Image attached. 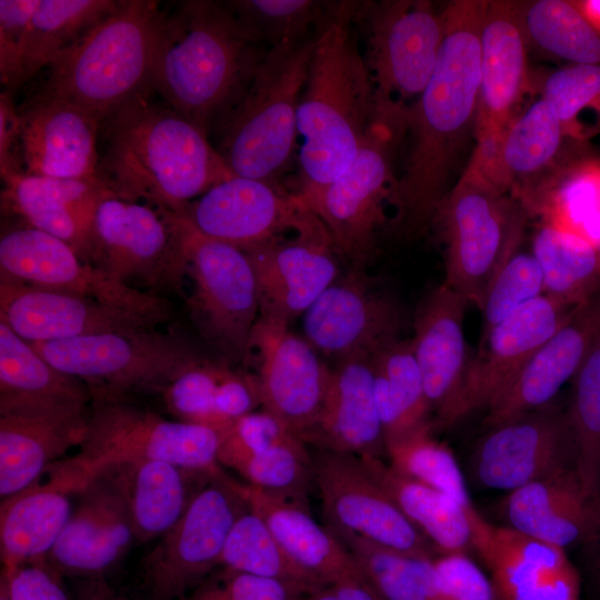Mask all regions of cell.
Wrapping results in <instances>:
<instances>
[{
	"instance_id": "6da1fadb",
	"label": "cell",
	"mask_w": 600,
	"mask_h": 600,
	"mask_svg": "<svg viewBox=\"0 0 600 600\" xmlns=\"http://www.w3.org/2000/svg\"><path fill=\"white\" fill-rule=\"evenodd\" d=\"M487 1L459 0L444 7V38L430 80L406 113L408 150L397 180L392 227L414 237L432 223L448 194L449 179L480 89V32Z\"/></svg>"
},
{
	"instance_id": "7a4b0ae2",
	"label": "cell",
	"mask_w": 600,
	"mask_h": 600,
	"mask_svg": "<svg viewBox=\"0 0 600 600\" xmlns=\"http://www.w3.org/2000/svg\"><path fill=\"white\" fill-rule=\"evenodd\" d=\"M152 94L101 120L97 176L119 198L181 213L234 174L207 133Z\"/></svg>"
},
{
	"instance_id": "3957f363",
	"label": "cell",
	"mask_w": 600,
	"mask_h": 600,
	"mask_svg": "<svg viewBox=\"0 0 600 600\" xmlns=\"http://www.w3.org/2000/svg\"><path fill=\"white\" fill-rule=\"evenodd\" d=\"M268 49L226 1L174 3L160 13L151 92L209 137Z\"/></svg>"
},
{
	"instance_id": "277c9868",
	"label": "cell",
	"mask_w": 600,
	"mask_h": 600,
	"mask_svg": "<svg viewBox=\"0 0 600 600\" xmlns=\"http://www.w3.org/2000/svg\"><path fill=\"white\" fill-rule=\"evenodd\" d=\"M357 2L343 1L316 39L298 111L302 197L347 170L378 116L377 91L353 23Z\"/></svg>"
},
{
	"instance_id": "5b68a950",
	"label": "cell",
	"mask_w": 600,
	"mask_h": 600,
	"mask_svg": "<svg viewBox=\"0 0 600 600\" xmlns=\"http://www.w3.org/2000/svg\"><path fill=\"white\" fill-rule=\"evenodd\" d=\"M160 13L158 1H119L28 82L26 99L61 100L102 120L132 98L151 92Z\"/></svg>"
},
{
	"instance_id": "8992f818",
	"label": "cell",
	"mask_w": 600,
	"mask_h": 600,
	"mask_svg": "<svg viewBox=\"0 0 600 600\" xmlns=\"http://www.w3.org/2000/svg\"><path fill=\"white\" fill-rule=\"evenodd\" d=\"M317 36L270 47L244 91L212 126V144L234 176L277 183L290 168Z\"/></svg>"
},
{
	"instance_id": "52a82bcc",
	"label": "cell",
	"mask_w": 600,
	"mask_h": 600,
	"mask_svg": "<svg viewBox=\"0 0 600 600\" xmlns=\"http://www.w3.org/2000/svg\"><path fill=\"white\" fill-rule=\"evenodd\" d=\"M522 212L471 158L433 217L446 249L443 282L479 310L497 274L516 252Z\"/></svg>"
},
{
	"instance_id": "ba28073f",
	"label": "cell",
	"mask_w": 600,
	"mask_h": 600,
	"mask_svg": "<svg viewBox=\"0 0 600 600\" xmlns=\"http://www.w3.org/2000/svg\"><path fill=\"white\" fill-rule=\"evenodd\" d=\"M56 369L87 384L92 399L158 392L206 358L182 333L141 328L31 343Z\"/></svg>"
},
{
	"instance_id": "9c48e42d",
	"label": "cell",
	"mask_w": 600,
	"mask_h": 600,
	"mask_svg": "<svg viewBox=\"0 0 600 600\" xmlns=\"http://www.w3.org/2000/svg\"><path fill=\"white\" fill-rule=\"evenodd\" d=\"M406 116L383 112L369 128L347 170L330 184L302 197L324 226L337 254L361 270L371 259L378 234L393 203L394 158L404 136Z\"/></svg>"
},
{
	"instance_id": "30bf717a",
	"label": "cell",
	"mask_w": 600,
	"mask_h": 600,
	"mask_svg": "<svg viewBox=\"0 0 600 600\" xmlns=\"http://www.w3.org/2000/svg\"><path fill=\"white\" fill-rule=\"evenodd\" d=\"M221 434L123 399H92L84 438L72 458L89 480L111 466L132 461H164L210 473L221 468Z\"/></svg>"
},
{
	"instance_id": "8fae6325",
	"label": "cell",
	"mask_w": 600,
	"mask_h": 600,
	"mask_svg": "<svg viewBox=\"0 0 600 600\" xmlns=\"http://www.w3.org/2000/svg\"><path fill=\"white\" fill-rule=\"evenodd\" d=\"M174 214L184 274L192 280L188 304L194 327L226 358L244 361L260 316L251 262L242 250L202 234Z\"/></svg>"
},
{
	"instance_id": "7c38bea8",
	"label": "cell",
	"mask_w": 600,
	"mask_h": 600,
	"mask_svg": "<svg viewBox=\"0 0 600 600\" xmlns=\"http://www.w3.org/2000/svg\"><path fill=\"white\" fill-rule=\"evenodd\" d=\"M353 23L379 104L407 111L436 68L444 38L442 11L429 1H358Z\"/></svg>"
},
{
	"instance_id": "4fadbf2b",
	"label": "cell",
	"mask_w": 600,
	"mask_h": 600,
	"mask_svg": "<svg viewBox=\"0 0 600 600\" xmlns=\"http://www.w3.org/2000/svg\"><path fill=\"white\" fill-rule=\"evenodd\" d=\"M249 509L243 483L222 469L196 490L186 512L143 558L147 600H179L214 569L237 519Z\"/></svg>"
},
{
	"instance_id": "5bb4252c",
	"label": "cell",
	"mask_w": 600,
	"mask_h": 600,
	"mask_svg": "<svg viewBox=\"0 0 600 600\" xmlns=\"http://www.w3.org/2000/svg\"><path fill=\"white\" fill-rule=\"evenodd\" d=\"M87 262L131 287L168 282L184 274L176 214L117 196L100 202L91 226Z\"/></svg>"
},
{
	"instance_id": "9a60e30c",
	"label": "cell",
	"mask_w": 600,
	"mask_h": 600,
	"mask_svg": "<svg viewBox=\"0 0 600 600\" xmlns=\"http://www.w3.org/2000/svg\"><path fill=\"white\" fill-rule=\"evenodd\" d=\"M0 278L90 298L163 322L173 314L166 298L117 280L83 261L62 240L28 224L1 234Z\"/></svg>"
},
{
	"instance_id": "2e32d148",
	"label": "cell",
	"mask_w": 600,
	"mask_h": 600,
	"mask_svg": "<svg viewBox=\"0 0 600 600\" xmlns=\"http://www.w3.org/2000/svg\"><path fill=\"white\" fill-rule=\"evenodd\" d=\"M316 483L329 529L397 551L434 558L438 551L352 454L317 449Z\"/></svg>"
},
{
	"instance_id": "e0dca14e",
	"label": "cell",
	"mask_w": 600,
	"mask_h": 600,
	"mask_svg": "<svg viewBox=\"0 0 600 600\" xmlns=\"http://www.w3.org/2000/svg\"><path fill=\"white\" fill-rule=\"evenodd\" d=\"M178 214L202 234L242 251L321 224L298 192L240 176L214 184Z\"/></svg>"
},
{
	"instance_id": "ac0fdd59",
	"label": "cell",
	"mask_w": 600,
	"mask_h": 600,
	"mask_svg": "<svg viewBox=\"0 0 600 600\" xmlns=\"http://www.w3.org/2000/svg\"><path fill=\"white\" fill-rule=\"evenodd\" d=\"M250 356L257 361L261 406L306 443L321 412L331 368L290 323L261 316L249 341L247 359Z\"/></svg>"
},
{
	"instance_id": "d6986e66",
	"label": "cell",
	"mask_w": 600,
	"mask_h": 600,
	"mask_svg": "<svg viewBox=\"0 0 600 600\" xmlns=\"http://www.w3.org/2000/svg\"><path fill=\"white\" fill-rule=\"evenodd\" d=\"M571 468L576 447L568 412L553 402L490 428L472 456L477 480L508 492Z\"/></svg>"
},
{
	"instance_id": "ffe728a7",
	"label": "cell",
	"mask_w": 600,
	"mask_h": 600,
	"mask_svg": "<svg viewBox=\"0 0 600 600\" xmlns=\"http://www.w3.org/2000/svg\"><path fill=\"white\" fill-rule=\"evenodd\" d=\"M397 302L374 290L361 270L337 278L302 316L303 338L337 362L372 358L400 339Z\"/></svg>"
},
{
	"instance_id": "44dd1931",
	"label": "cell",
	"mask_w": 600,
	"mask_h": 600,
	"mask_svg": "<svg viewBox=\"0 0 600 600\" xmlns=\"http://www.w3.org/2000/svg\"><path fill=\"white\" fill-rule=\"evenodd\" d=\"M133 541L124 494L113 473L104 469L78 493L48 561L64 577L102 580L126 556Z\"/></svg>"
},
{
	"instance_id": "7402d4cb",
	"label": "cell",
	"mask_w": 600,
	"mask_h": 600,
	"mask_svg": "<svg viewBox=\"0 0 600 600\" xmlns=\"http://www.w3.org/2000/svg\"><path fill=\"white\" fill-rule=\"evenodd\" d=\"M576 307L542 294L479 341L458 397L452 426L479 409H487L531 356L563 326Z\"/></svg>"
},
{
	"instance_id": "603a6c76",
	"label": "cell",
	"mask_w": 600,
	"mask_h": 600,
	"mask_svg": "<svg viewBox=\"0 0 600 600\" xmlns=\"http://www.w3.org/2000/svg\"><path fill=\"white\" fill-rule=\"evenodd\" d=\"M243 252L256 276L261 317L291 323L339 277L337 252L322 222Z\"/></svg>"
},
{
	"instance_id": "cb8c5ba5",
	"label": "cell",
	"mask_w": 600,
	"mask_h": 600,
	"mask_svg": "<svg viewBox=\"0 0 600 600\" xmlns=\"http://www.w3.org/2000/svg\"><path fill=\"white\" fill-rule=\"evenodd\" d=\"M16 158L21 173L97 178L101 119L71 103L30 98L17 106Z\"/></svg>"
},
{
	"instance_id": "d4e9b609",
	"label": "cell",
	"mask_w": 600,
	"mask_h": 600,
	"mask_svg": "<svg viewBox=\"0 0 600 600\" xmlns=\"http://www.w3.org/2000/svg\"><path fill=\"white\" fill-rule=\"evenodd\" d=\"M0 322L30 343L156 328L162 320L90 298L0 278Z\"/></svg>"
},
{
	"instance_id": "484cf974",
	"label": "cell",
	"mask_w": 600,
	"mask_h": 600,
	"mask_svg": "<svg viewBox=\"0 0 600 600\" xmlns=\"http://www.w3.org/2000/svg\"><path fill=\"white\" fill-rule=\"evenodd\" d=\"M90 480L72 457L51 464L27 488L1 499V572L48 559V554L68 522L72 498Z\"/></svg>"
},
{
	"instance_id": "4316f807",
	"label": "cell",
	"mask_w": 600,
	"mask_h": 600,
	"mask_svg": "<svg viewBox=\"0 0 600 600\" xmlns=\"http://www.w3.org/2000/svg\"><path fill=\"white\" fill-rule=\"evenodd\" d=\"M600 334V290L579 303L563 326L524 363L487 408L484 426L497 427L553 402L572 380Z\"/></svg>"
},
{
	"instance_id": "83f0119b",
	"label": "cell",
	"mask_w": 600,
	"mask_h": 600,
	"mask_svg": "<svg viewBox=\"0 0 600 600\" xmlns=\"http://www.w3.org/2000/svg\"><path fill=\"white\" fill-rule=\"evenodd\" d=\"M528 39L518 2L487 1L480 32L477 148H490L514 118L528 79Z\"/></svg>"
},
{
	"instance_id": "f1b7e54d",
	"label": "cell",
	"mask_w": 600,
	"mask_h": 600,
	"mask_svg": "<svg viewBox=\"0 0 600 600\" xmlns=\"http://www.w3.org/2000/svg\"><path fill=\"white\" fill-rule=\"evenodd\" d=\"M468 301L446 282L419 302L413 318V353L426 397L442 427L452 426L459 393L472 358L464 336Z\"/></svg>"
},
{
	"instance_id": "f546056e",
	"label": "cell",
	"mask_w": 600,
	"mask_h": 600,
	"mask_svg": "<svg viewBox=\"0 0 600 600\" xmlns=\"http://www.w3.org/2000/svg\"><path fill=\"white\" fill-rule=\"evenodd\" d=\"M499 600H580V578L566 549L489 523L473 539Z\"/></svg>"
},
{
	"instance_id": "4dcf8cb0",
	"label": "cell",
	"mask_w": 600,
	"mask_h": 600,
	"mask_svg": "<svg viewBox=\"0 0 600 600\" xmlns=\"http://www.w3.org/2000/svg\"><path fill=\"white\" fill-rule=\"evenodd\" d=\"M2 181L3 210L62 240L87 262L97 208L102 200L116 196L98 177L62 179L20 173Z\"/></svg>"
},
{
	"instance_id": "1f68e13d",
	"label": "cell",
	"mask_w": 600,
	"mask_h": 600,
	"mask_svg": "<svg viewBox=\"0 0 600 600\" xmlns=\"http://www.w3.org/2000/svg\"><path fill=\"white\" fill-rule=\"evenodd\" d=\"M90 407L0 414V496L33 483L68 450L80 447Z\"/></svg>"
},
{
	"instance_id": "d6a6232c",
	"label": "cell",
	"mask_w": 600,
	"mask_h": 600,
	"mask_svg": "<svg viewBox=\"0 0 600 600\" xmlns=\"http://www.w3.org/2000/svg\"><path fill=\"white\" fill-rule=\"evenodd\" d=\"M371 360L350 358L331 368L326 399L307 444L359 458L386 454Z\"/></svg>"
},
{
	"instance_id": "836d02e7",
	"label": "cell",
	"mask_w": 600,
	"mask_h": 600,
	"mask_svg": "<svg viewBox=\"0 0 600 600\" xmlns=\"http://www.w3.org/2000/svg\"><path fill=\"white\" fill-rule=\"evenodd\" d=\"M503 511L507 527L563 549L600 529V502L584 493L573 468L510 491Z\"/></svg>"
},
{
	"instance_id": "e575fe53",
	"label": "cell",
	"mask_w": 600,
	"mask_h": 600,
	"mask_svg": "<svg viewBox=\"0 0 600 600\" xmlns=\"http://www.w3.org/2000/svg\"><path fill=\"white\" fill-rule=\"evenodd\" d=\"M249 508L268 526L287 556L324 587L363 579L344 543L319 524L308 506L243 484ZM364 580V579H363Z\"/></svg>"
},
{
	"instance_id": "d590c367",
	"label": "cell",
	"mask_w": 600,
	"mask_h": 600,
	"mask_svg": "<svg viewBox=\"0 0 600 600\" xmlns=\"http://www.w3.org/2000/svg\"><path fill=\"white\" fill-rule=\"evenodd\" d=\"M161 396L173 419L221 433L237 419L261 406L253 374L208 358L180 373Z\"/></svg>"
},
{
	"instance_id": "8d00e7d4",
	"label": "cell",
	"mask_w": 600,
	"mask_h": 600,
	"mask_svg": "<svg viewBox=\"0 0 600 600\" xmlns=\"http://www.w3.org/2000/svg\"><path fill=\"white\" fill-rule=\"evenodd\" d=\"M91 400L84 382L56 369L0 322V414L89 407Z\"/></svg>"
},
{
	"instance_id": "74e56055",
	"label": "cell",
	"mask_w": 600,
	"mask_h": 600,
	"mask_svg": "<svg viewBox=\"0 0 600 600\" xmlns=\"http://www.w3.org/2000/svg\"><path fill=\"white\" fill-rule=\"evenodd\" d=\"M107 469L124 494L139 543L163 536L186 512L200 483L214 472H196L164 461L122 462Z\"/></svg>"
},
{
	"instance_id": "f35d334b",
	"label": "cell",
	"mask_w": 600,
	"mask_h": 600,
	"mask_svg": "<svg viewBox=\"0 0 600 600\" xmlns=\"http://www.w3.org/2000/svg\"><path fill=\"white\" fill-rule=\"evenodd\" d=\"M359 459L438 554L467 552L473 548L474 532L486 521L477 510H467L447 494L401 476L382 458Z\"/></svg>"
},
{
	"instance_id": "ab89813d",
	"label": "cell",
	"mask_w": 600,
	"mask_h": 600,
	"mask_svg": "<svg viewBox=\"0 0 600 600\" xmlns=\"http://www.w3.org/2000/svg\"><path fill=\"white\" fill-rule=\"evenodd\" d=\"M564 128L553 108L542 98L514 116L491 148H476L472 156L503 191L531 180L557 157Z\"/></svg>"
},
{
	"instance_id": "60d3db41",
	"label": "cell",
	"mask_w": 600,
	"mask_h": 600,
	"mask_svg": "<svg viewBox=\"0 0 600 600\" xmlns=\"http://www.w3.org/2000/svg\"><path fill=\"white\" fill-rule=\"evenodd\" d=\"M374 399L384 443L429 423L431 412L411 339H398L372 357Z\"/></svg>"
},
{
	"instance_id": "b9f144b4",
	"label": "cell",
	"mask_w": 600,
	"mask_h": 600,
	"mask_svg": "<svg viewBox=\"0 0 600 600\" xmlns=\"http://www.w3.org/2000/svg\"><path fill=\"white\" fill-rule=\"evenodd\" d=\"M531 253L546 296L578 306L600 290V244L588 238L546 221L533 237Z\"/></svg>"
},
{
	"instance_id": "7bdbcfd3",
	"label": "cell",
	"mask_w": 600,
	"mask_h": 600,
	"mask_svg": "<svg viewBox=\"0 0 600 600\" xmlns=\"http://www.w3.org/2000/svg\"><path fill=\"white\" fill-rule=\"evenodd\" d=\"M519 8L529 43L569 64H600V30L577 2L537 0Z\"/></svg>"
},
{
	"instance_id": "ee69618b",
	"label": "cell",
	"mask_w": 600,
	"mask_h": 600,
	"mask_svg": "<svg viewBox=\"0 0 600 600\" xmlns=\"http://www.w3.org/2000/svg\"><path fill=\"white\" fill-rule=\"evenodd\" d=\"M118 4L114 0H40L30 23L22 84L31 81Z\"/></svg>"
},
{
	"instance_id": "f6af8a7d",
	"label": "cell",
	"mask_w": 600,
	"mask_h": 600,
	"mask_svg": "<svg viewBox=\"0 0 600 600\" xmlns=\"http://www.w3.org/2000/svg\"><path fill=\"white\" fill-rule=\"evenodd\" d=\"M219 567L276 580L307 596L324 588L287 556L266 522L250 508L232 526Z\"/></svg>"
},
{
	"instance_id": "bcb514c9",
	"label": "cell",
	"mask_w": 600,
	"mask_h": 600,
	"mask_svg": "<svg viewBox=\"0 0 600 600\" xmlns=\"http://www.w3.org/2000/svg\"><path fill=\"white\" fill-rule=\"evenodd\" d=\"M334 534L351 552L364 581L383 600H434L433 558L397 551L353 534Z\"/></svg>"
},
{
	"instance_id": "7dc6e473",
	"label": "cell",
	"mask_w": 600,
	"mask_h": 600,
	"mask_svg": "<svg viewBox=\"0 0 600 600\" xmlns=\"http://www.w3.org/2000/svg\"><path fill=\"white\" fill-rule=\"evenodd\" d=\"M571 381L567 412L576 447V470L584 493L600 502V334Z\"/></svg>"
},
{
	"instance_id": "c3c4849f",
	"label": "cell",
	"mask_w": 600,
	"mask_h": 600,
	"mask_svg": "<svg viewBox=\"0 0 600 600\" xmlns=\"http://www.w3.org/2000/svg\"><path fill=\"white\" fill-rule=\"evenodd\" d=\"M248 30L268 48L307 40L338 13L343 1H226Z\"/></svg>"
},
{
	"instance_id": "681fc988",
	"label": "cell",
	"mask_w": 600,
	"mask_h": 600,
	"mask_svg": "<svg viewBox=\"0 0 600 600\" xmlns=\"http://www.w3.org/2000/svg\"><path fill=\"white\" fill-rule=\"evenodd\" d=\"M431 422L384 443L390 467L403 477L433 488L474 511L452 451L432 437Z\"/></svg>"
},
{
	"instance_id": "f907efd6",
	"label": "cell",
	"mask_w": 600,
	"mask_h": 600,
	"mask_svg": "<svg viewBox=\"0 0 600 600\" xmlns=\"http://www.w3.org/2000/svg\"><path fill=\"white\" fill-rule=\"evenodd\" d=\"M233 470L251 487L308 506L313 482L312 456L300 438L259 451Z\"/></svg>"
},
{
	"instance_id": "816d5d0a",
	"label": "cell",
	"mask_w": 600,
	"mask_h": 600,
	"mask_svg": "<svg viewBox=\"0 0 600 600\" xmlns=\"http://www.w3.org/2000/svg\"><path fill=\"white\" fill-rule=\"evenodd\" d=\"M548 221L600 244V164L571 171L551 194Z\"/></svg>"
},
{
	"instance_id": "f5cc1de1",
	"label": "cell",
	"mask_w": 600,
	"mask_h": 600,
	"mask_svg": "<svg viewBox=\"0 0 600 600\" xmlns=\"http://www.w3.org/2000/svg\"><path fill=\"white\" fill-rule=\"evenodd\" d=\"M544 294L541 269L532 256L514 252L492 282L483 306L480 341L489 332L530 301Z\"/></svg>"
},
{
	"instance_id": "db71d44e",
	"label": "cell",
	"mask_w": 600,
	"mask_h": 600,
	"mask_svg": "<svg viewBox=\"0 0 600 600\" xmlns=\"http://www.w3.org/2000/svg\"><path fill=\"white\" fill-rule=\"evenodd\" d=\"M541 98L553 108L566 134H577L582 111L600 114V64H568L551 72Z\"/></svg>"
},
{
	"instance_id": "11a10c76",
	"label": "cell",
	"mask_w": 600,
	"mask_h": 600,
	"mask_svg": "<svg viewBox=\"0 0 600 600\" xmlns=\"http://www.w3.org/2000/svg\"><path fill=\"white\" fill-rule=\"evenodd\" d=\"M297 437L269 411H252L237 419L221 434L218 462L233 468L252 454Z\"/></svg>"
},
{
	"instance_id": "9f6ffc18",
	"label": "cell",
	"mask_w": 600,
	"mask_h": 600,
	"mask_svg": "<svg viewBox=\"0 0 600 600\" xmlns=\"http://www.w3.org/2000/svg\"><path fill=\"white\" fill-rule=\"evenodd\" d=\"M306 596L276 580L218 567L179 600H302Z\"/></svg>"
},
{
	"instance_id": "6f0895ef",
	"label": "cell",
	"mask_w": 600,
	"mask_h": 600,
	"mask_svg": "<svg viewBox=\"0 0 600 600\" xmlns=\"http://www.w3.org/2000/svg\"><path fill=\"white\" fill-rule=\"evenodd\" d=\"M40 0L0 1V81L4 90L22 87L29 29Z\"/></svg>"
},
{
	"instance_id": "680465c9",
	"label": "cell",
	"mask_w": 600,
	"mask_h": 600,
	"mask_svg": "<svg viewBox=\"0 0 600 600\" xmlns=\"http://www.w3.org/2000/svg\"><path fill=\"white\" fill-rule=\"evenodd\" d=\"M433 568L434 600H499L491 578L467 552L438 554Z\"/></svg>"
},
{
	"instance_id": "91938a15",
	"label": "cell",
	"mask_w": 600,
	"mask_h": 600,
	"mask_svg": "<svg viewBox=\"0 0 600 600\" xmlns=\"http://www.w3.org/2000/svg\"><path fill=\"white\" fill-rule=\"evenodd\" d=\"M1 574L10 600H72L61 574L48 559L22 564Z\"/></svg>"
},
{
	"instance_id": "94428289",
	"label": "cell",
	"mask_w": 600,
	"mask_h": 600,
	"mask_svg": "<svg viewBox=\"0 0 600 600\" xmlns=\"http://www.w3.org/2000/svg\"><path fill=\"white\" fill-rule=\"evenodd\" d=\"M13 93L3 90L0 94V172L2 180L20 174L16 158L19 119Z\"/></svg>"
},
{
	"instance_id": "6125c7cd",
	"label": "cell",
	"mask_w": 600,
	"mask_h": 600,
	"mask_svg": "<svg viewBox=\"0 0 600 600\" xmlns=\"http://www.w3.org/2000/svg\"><path fill=\"white\" fill-rule=\"evenodd\" d=\"M87 600H129L124 596L112 590L103 580L92 581Z\"/></svg>"
},
{
	"instance_id": "be15d7a7",
	"label": "cell",
	"mask_w": 600,
	"mask_h": 600,
	"mask_svg": "<svg viewBox=\"0 0 600 600\" xmlns=\"http://www.w3.org/2000/svg\"><path fill=\"white\" fill-rule=\"evenodd\" d=\"M302 600H341V599L330 589V587H324L320 590H317L306 596Z\"/></svg>"
},
{
	"instance_id": "e7e4bbea",
	"label": "cell",
	"mask_w": 600,
	"mask_h": 600,
	"mask_svg": "<svg viewBox=\"0 0 600 600\" xmlns=\"http://www.w3.org/2000/svg\"><path fill=\"white\" fill-rule=\"evenodd\" d=\"M587 12L592 23L600 30V1H590Z\"/></svg>"
},
{
	"instance_id": "03108f58",
	"label": "cell",
	"mask_w": 600,
	"mask_h": 600,
	"mask_svg": "<svg viewBox=\"0 0 600 600\" xmlns=\"http://www.w3.org/2000/svg\"><path fill=\"white\" fill-rule=\"evenodd\" d=\"M0 600H10L8 583L2 574L0 576Z\"/></svg>"
},
{
	"instance_id": "003e7915",
	"label": "cell",
	"mask_w": 600,
	"mask_h": 600,
	"mask_svg": "<svg viewBox=\"0 0 600 600\" xmlns=\"http://www.w3.org/2000/svg\"><path fill=\"white\" fill-rule=\"evenodd\" d=\"M599 530H600V529H599ZM598 572H599V578H600V556H599Z\"/></svg>"
}]
</instances>
